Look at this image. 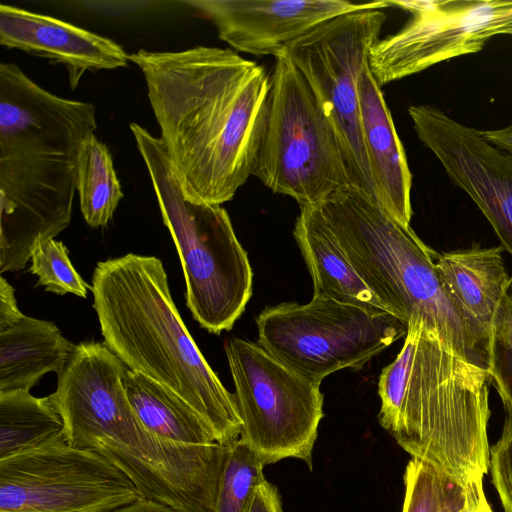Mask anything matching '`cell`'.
I'll return each instance as SVG.
<instances>
[{"label":"cell","instance_id":"f1b7e54d","mask_svg":"<svg viewBox=\"0 0 512 512\" xmlns=\"http://www.w3.org/2000/svg\"><path fill=\"white\" fill-rule=\"evenodd\" d=\"M245 512H283L277 487L265 480L253 492Z\"/></svg>","mask_w":512,"mask_h":512},{"label":"cell","instance_id":"9c48e42d","mask_svg":"<svg viewBox=\"0 0 512 512\" xmlns=\"http://www.w3.org/2000/svg\"><path fill=\"white\" fill-rule=\"evenodd\" d=\"M256 325L263 349L316 384L344 368L362 369L407 332V325L388 312L323 297L266 307Z\"/></svg>","mask_w":512,"mask_h":512},{"label":"cell","instance_id":"3957f363","mask_svg":"<svg viewBox=\"0 0 512 512\" xmlns=\"http://www.w3.org/2000/svg\"><path fill=\"white\" fill-rule=\"evenodd\" d=\"M95 107L54 95L0 64V273L25 268L35 247L71 221L82 142Z\"/></svg>","mask_w":512,"mask_h":512},{"label":"cell","instance_id":"4316f807","mask_svg":"<svg viewBox=\"0 0 512 512\" xmlns=\"http://www.w3.org/2000/svg\"><path fill=\"white\" fill-rule=\"evenodd\" d=\"M66 246L55 239L38 244L31 255L30 272L38 277V285L58 295L74 294L85 298L91 289L75 270Z\"/></svg>","mask_w":512,"mask_h":512},{"label":"cell","instance_id":"2e32d148","mask_svg":"<svg viewBox=\"0 0 512 512\" xmlns=\"http://www.w3.org/2000/svg\"><path fill=\"white\" fill-rule=\"evenodd\" d=\"M0 44L65 66L75 89L85 72L128 65L129 55L106 37L51 16L0 5Z\"/></svg>","mask_w":512,"mask_h":512},{"label":"cell","instance_id":"ffe728a7","mask_svg":"<svg viewBox=\"0 0 512 512\" xmlns=\"http://www.w3.org/2000/svg\"><path fill=\"white\" fill-rule=\"evenodd\" d=\"M501 246L438 255L437 272L458 304L490 336L492 319L509 277Z\"/></svg>","mask_w":512,"mask_h":512},{"label":"cell","instance_id":"277c9868","mask_svg":"<svg viewBox=\"0 0 512 512\" xmlns=\"http://www.w3.org/2000/svg\"><path fill=\"white\" fill-rule=\"evenodd\" d=\"M91 291L104 344L129 370L181 399L217 443L241 435L235 395L209 366L171 297L162 261L129 253L98 262Z\"/></svg>","mask_w":512,"mask_h":512},{"label":"cell","instance_id":"5bb4252c","mask_svg":"<svg viewBox=\"0 0 512 512\" xmlns=\"http://www.w3.org/2000/svg\"><path fill=\"white\" fill-rule=\"evenodd\" d=\"M408 114L420 141L476 203L512 255V154L433 105H411Z\"/></svg>","mask_w":512,"mask_h":512},{"label":"cell","instance_id":"7c38bea8","mask_svg":"<svg viewBox=\"0 0 512 512\" xmlns=\"http://www.w3.org/2000/svg\"><path fill=\"white\" fill-rule=\"evenodd\" d=\"M141 498L108 459L63 433L0 459V512H108Z\"/></svg>","mask_w":512,"mask_h":512},{"label":"cell","instance_id":"7a4b0ae2","mask_svg":"<svg viewBox=\"0 0 512 512\" xmlns=\"http://www.w3.org/2000/svg\"><path fill=\"white\" fill-rule=\"evenodd\" d=\"M126 370L104 343L75 345L48 396L66 442L108 459L144 499L179 512H217L228 445L180 444L148 430L127 398Z\"/></svg>","mask_w":512,"mask_h":512},{"label":"cell","instance_id":"5b68a950","mask_svg":"<svg viewBox=\"0 0 512 512\" xmlns=\"http://www.w3.org/2000/svg\"><path fill=\"white\" fill-rule=\"evenodd\" d=\"M488 372L448 350L421 317L378 381L379 423L413 459L461 484L488 473Z\"/></svg>","mask_w":512,"mask_h":512},{"label":"cell","instance_id":"603a6c76","mask_svg":"<svg viewBox=\"0 0 512 512\" xmlns=\"http://www.w3.org/2000/svg\"><path fill=\"white\" fill-rule=\"evenodd\" d=\"M76 190L82 215L92 228L107 225L123 198L111 154L95 134L80 146Z\"/></svg>","mask_w":512,"mask_h":512},{"label":"cell","instance_id":"7402d4cb","mask_svg":"<svg viewBox=\"0 0 512 512\" xmlns=\"http://www.w3.org/2000/svg\"><path fill=\"white\" fill-rule=\"evenodd\" d=\"M61 416L49 397L29 391L0 392V459L63 433Z\"/></svg>","mask_w":512,"mask_h":512},{"label":"cell","instance_id":"d6986e66","mask_svg":"<svg viewBox=\"0 0 512 512\" xmlns=\"http://www.w3.org/2000/svg\"><path fill=\"white\" fill-rule=\"evenodd\" d=\"M74 347L53 322L24 315L0 332V392L29 391L44 374L58 375Z\"/></svg>","mask_w":512,"mask_h":512},{"label":"cell","instance_id":"4fadbf2b","mask_svg":"<svg viewBox=\"0 0 512 512\" xmlns=\"http://www.w3.org/2000/svg\"><path fill=\"white\" fill-rule=\"evenodd\" d=\"M410 13L396 33L371 48L369 69L380 86L440 62L481 51L497 35L512 36V1H387Z\"/></svg>","mask_w":512,"mask_h":512},{"label":"cell","instance_id":"52a82bcc","mask_svg":"<svg viewBox=\"0 0 512 512\" xmlns=\"http://www.w3.org/2000/svg\"><path fill=\"white\" fill-rule=\"evenodd\" d=\"M130 129L180 257L187 307L208 332L231 330L252 296L253 272L227 211L187 190L160 138L137 123Z\"/></svg>","mask_w":512,"mask_h":512},{"label":"cell","instance_id":"1f68e13d","mask_svg":"<svg viewBox=\"0 0 512 512\" xmlns=\"http://www.w3.org/2000/svg\"><path fill=\"white\" fill-rule=\"evenodd\" d=\"M480 132L488 142L512 154V121L504 128L480 130Z\"/></svg>","mask_w":512,"mask_h":512},{"label":"cell","instance_id":"e0dca14e","mask_svg":"<svg viewBox=\"0 0 512 512\" xmlns=\"http://www.w3.org/2000/svg\"><path fill=\"white\" fill-rule=\"evenodd\" d=\"M363 142L375 190L382 209L409 226L412 217V173L396 132L381 86L367 65L358 83Z\"/></svg>","mask_w":512,"mask_h":512},{"label":"cell","instance_id":"83f0119b","mask_svg":"<svg viewBox=\"0 0 512 512\" xmlns=\"http://www.w3.org/2000/svg\"><path fill=\"white\" fill-rule=\"evenodd\" d=\"M489 471L504 512H512V414L498 441L490 447Z\"/></svg>","mask_w":512,"mask_h":512},{"label":"cell","instance_id":"d6a6232c","mask_svg":"<svg viewBox=\"0 0 512 512\" xmlns=\"http://www.w3.org/2000/svg\"><path fill=\"white\" fill-rule=\"evenodd\" d=\"M108 512H179L167 505L141 498L131 504Z\"/></svg>","mask_w":512,"mask_h":512},{"label":"cell","instance_id":"8992f818","mask_svg":"<svg viewBox=\"0 0 512 512\" xmlns=\"http://www.w3.org/2000/svg\"><path fill=\"white\" fill-rule=\"evenodd\" d=\"M346 258L389 313L421 317L452 353L485 369L490 336L458 304L435 265L438 255L365 193L348 188L318 205Z\"/></svg>","mask_w":512,"mask_h":512},{"label":"cell","instance_id":"484cf974","mask_svg":"<svg viewBox=\"0 0 512 512\" xmlns=\"http://www.w3.org/2000/svg\"><path fill=\"white\" fill-rule=\"evenodd\" d=\"M489 375L507 415L512 414V276L491 323Z\"/></svg>","mask_w":512,"mask_h":512},{"label":"cell","instance_id":"d4e9b609","mask_svg":"<svg viewBox=\"0 0 512 512\" xmlns=\"http://www.w3.org/2000/svg\"><path fill=\"white\" fill-rule=\"evenodd\" d=\"M264 467L242 439L229 444L219 483L217 512H245L253 492L266 480Z\"/></svg>","mask_w":512,"mask_h":512},{"label":"cell","instance_id":"6da1fadb","mask_svg":"<svg viewBox=\"0 0 512 512\" xmlns=\"http://www.w3.org/2000/svg\"><path fill=\"white\" fill-rule=\"evenodd\" d=\"M142 71L159 137L187 190L209 204L245 184L260 145L271 74L230 48L129 55Z\"/></svg>","mask_w":512,"mask_h":512},{"label":"cell","instance_id":"9a60e30c","mask_svg":"<svg viewBox=\"0 0 512 512\" xmlns=\"http://www.w3.org/2000/svg\"><path fill=\"white\" fill-rule=\"evenodd\" d=\"M215 25L219 38L234 51L256 56L286 54L288 47L322 22L361 9H385L387 1L345 0H196Z\"/></svg>","mask_w":512,"mask_h":512},{"label":"cell","instance_id":"30bf717a","mask_svg":"<svg viewBox=\"0 0 512 512\" xmlns=\"http://www.w3.org/2000/svg\"><path fill=\"white\" fill-rule=\"evenodd\" d=\"M241 420L240 439L266 466L298 459L312 467L323 394L257 342L228 338L224 345Z\"/></svg>","mask_w":512,"mask_h":512},{"label":"cell","instance_id":"ac0fdd59","mask_svg":"<svg viewBox=\"0 0 512 512\" xmlns=\"http://www.w3.org/2000/svg\"><path fill=\"white\" fill-rule=\"evenodd\" d=\"M293 234L313 281V297L388 312L349 263L318 205L300 207Z\"/></svg>","mask_w":512,"mask_h":512},{"label":"cell","instance_id":"f546056e","mask_svg":"<svg viewBox=\"0 0 512 512\" xmlns=\"http://www.w3.org/2000/svg\"><path fill=\"white\" fill-rule=\"evenodd\" d=\"M22 314L17 306L15 290L9 282L0 277V332L18 322Z\"/></svg>","mask_w":512,"mask_h":512},{"label":"cell","instance_id":"4dcf8cb0","mask_svg":"<svg viewBox=\"0 0 512 512\" xmlns=\"http://www.w3.org/2000/svg\"><path fill=\"white\" fill-rule=\"evenodd\" d=\"M466 512H493L483 489V479L474 480L464 485Z\"/></svg>","mask_w":512,"mask_h":512},{"label":"cell","instance_id":"44dd1931","mask_svg":"<svg viewBox=\"0 0 512 512\" xmlns=\"http://www.w3.org/2000/svg\"><path fill=\"white\" fill-rule=\"evenodd\" d=\"M124 387L139 420L157 436L186 445L216 443L203 421L181 399L156 381L127 369Z\"/></svg>","mask_w":512,"mask_h":512},{"label":"cell","instance_id":"836d02e7","mask_svg":"<svg viewBox=\"0 0 512 512\" xmlns=\"http://www.w3.org/2000/svg\"><path fill=\"white\" fill-rule=\"evenodd\" d=\"M455 512H466V500L465 503L459 507Z\"/></svg>","mask_w":512,"mask_h":512},{"label":"cell","instance_id":"cb8c5ba5","mask_svg":"<svg viewBox=\"0 0 512 512\" xmlns=\"http://www.w3.org/2000/svg\"><path fill=\"white\" fill-rule=\"evenodd\" d=\"M404 487L402 512H455L466 500L463 484L413 458L406 465Z\"/></svg>","mask_w":512,"mask_h":512},{"label":"cell","instance_id":"8fae6325","mask_svg":"<svg viewBox=\"0 0 512 512\" xmlns=\"http://www.w3.org/2000/svg\"><path fill=\"white\" fill-rule=\"evenodd\" d=\"M385 21L383 9L340 14L308 31L285 54L305 77L330 119L352 188L375 200L363 142L358 83Z\"/></svg>","mask_w":512,"mask_h":512},{"label":"cell","instance_id":"ba28073f","mask_svg":"<svg viewBox=\"0 0 512 512\" xmlns=\"http://www.w3.org/2000/svg\"><path fill=\"white\" fill-rule=\"evenodd\" d=\"M268 112L252 176L300 207L352 188L338 135L302 73L275 58Z\"/></svg>","mask_w":512,"mask_h":512}]
</instances>
